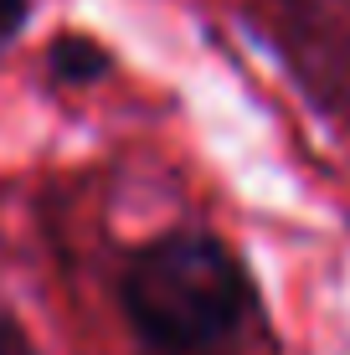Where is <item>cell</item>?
Returning a JSON list of instances; mask_svg holds the SVG:
<instances>
[{"label": "cell", "instance_id": "3", "mask_svg": "<svg viewBox=\"0 0 350 355\" xmlns=\"http://www.w3.org/2000/svg\"><path fill=\"white\" fill-rule=\"evenodd\" d=\"M0 355H36L31 329L21 324V314L10 309V304H0Z\"/></svg>", "mask_w": 350, "mask_h": 355}, {"label": "cell", "instance_id": "2", "mask_svg": "<svg viewBox=\"0 0 350 355\" xmlns=\"http://www.w3.org/2000/svg\"><path fill=\"white\" fill-rule=\"evenodd\" d=\"M108 67H114V52L82 31H62L46 42V78L57 88H93L108 78Z\"/></svg>", "mask_w": 350, "mask_h": 355}, {"label": "cell", "instance_id": "1", "mask_svg": "<svg viewBox=\"0 0 350 355\" xmlns=\"http://www.w3.org/2000/svg\"><path fill=\"white\" fill-rule=\"evenodd\" d=\"M114 299L139 355H237L263 320L252 268L211 227H165L139 242Z\"/></svg>", "mask_w": 350, "mask_h": 355}, {"label": "cell", "instance_id": "4", "mask_svg": "<svg viewBox=\"0 0 350 355\" xmlns=\"http://www.w3.org/2000/svg\"><path fill=\"white\" fill-rule=\"evenodd\" d=\"M26 16H31V0H0V52H6V46L21 36Z\"/></svg>", "mask_w": 350, "mask_h": 355}]
</instances>
